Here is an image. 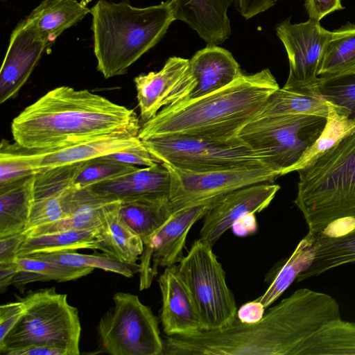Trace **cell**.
<instances>
[{
	"label": "cell",
	"instance_id": "1",
	"mask_svg": "<svg viewBox=\"0 0 355 355\" xmlns=\"http://www.w3.org/2000/svg\"><path fill=\"white\" fill-rule=\"evenodd\" d=\"M340 317L330 295L300 288L253 323L237 318L226 328L167 336L163 355H297L303 343Z\"/></svg>",
	"mask_w": 355,
	"mask_h": 355
},
{
	"label": "cell",
	"instance_id": "2",
	"mask_svg": "<svg viewBox=\"0 0 355 355\" xmlns=\"http://www.w3.org/2000/svg\"><path fill=\"white\" fill-rule=\"evenodd\" d=\"M132 109L87 89L54 88L12 121L16 144L31 150H53L116 131L140 130Z\"/></svg>",
	"mask_w": 355,
	"mask_h": 355
},
{
	"label": "cell",
	"instance_id": "3",
	"mask_svg": "<svg viewBox=\"0 0 355 355\" xmlns=\"http://www.w3.org/2000/svg\"><path fill=\"white\" fill-rule=\"evenodd\" d=\"M279 86L269 69L241 73L227 86L209 94L168 105L144 122L141 140L182 136L227 141L256 119Z\"/></svg>",
	"mask_w": 355,
	"mask_h": 355
},
{
	"label": "cell",
	"instance_id": "4",
	"mask_svg": "<svg viewBox=\"0 0 355 355\" xmlns=\"http://www.w3.org/2000/svg\"><path fill=\"white\" fill-rule=\"evenodd\" d=\"M90 13L97 69L105 78L125 73L176 20L171 1L139 8L126 1L99 0Z\"/></svg>",
	"mask_w": 355,
	"mask_h": 355
},
{
	"label": "cell",
	"instance_id": "5",
	"mask_svg": "<svg viewBox=\"0 0 355 355\" xmlns=\"http://www.w3.org/2000/svg\"><path fill=\"white\" fill-rule=\"evenodd\" d=\"M297 172L294 203L309 232L317 234L337 219L355 217V130Z\"/></svg>",
	"mask_w": 355,
	"mask_h": 355
},
{
	"label": "cell",
	"instance_id": "6",
	"mask_svg": "<svg viewBox=\"0 0 355 355\" xmlns=\"http://www.w3.org/2000/svg\"><path fill=\"white\" fill-rule=\"evenodd\" d=\"M24 306L20 320L0 343V353L30 345H43L78 355L81 326L78 309L54 287L29 291L19 297Z\"/></svg>",
	"mask_w": 355,
	"mask_h": 355
},
{
	"label": "cell",
	"instance_id": "7",
	"mask_svg": "<svg viewBox=\"0 0 355 355\" xmlns=\"http://www.w3.org/2000/svg\"><path fill=\"white\" fill-rule=\"evenodd\" d=\"M326 122L327 117L317 114L257 117L237 136L281 176L293 171L321 135Z\"/></svg>",
	"mask_w": 355,
	"mask_h": 355
},
{
	"label": "cell",
	"instance_id": "8",
	"mask_svg": "<svg viewBox=\"0 0 355 355\" xmlns=\"http://www.w3.org/2000/svg\"><path fill=\"white\" fill-rule=\"evenodd\" d=\"M212 248L198 239L177 265L178 274L191 297L202 330L207 331L231 325L238 311L225 272Z\"/></svg>",
	"mask_w": 355,
	"mask_h": 355
},
{
	"label": "cell",
	"instance_id": "9",
	"mask_svg": "<svg viewBox=\"0 0 355 355\" xmlns=\"http://www.w3.org/2000/svg\"><path fill=\"white\" fill-rule=\"evenodd\" d=\"M97 326L101 350L112 355H163L164 340L150 307L136 295L117 292Z\"/></svg>",
	"mask_w": 355,
	"mask_h": 355
},
{
	"label": "cell",
	"instance_id": "10",
	"mask_svg": "<svg viewBox=\"0 0 355 355\" xmlns=\"http://www.w3.org/2000/svg\"><path fill=\"white\" fill-rule=\"evenodd\" d=\"M161 163L194 171L267 166L261 157L238 137L227 141L171 136L142 140Z\"/></svg>",
	"mask_w": 355,
	"mask_h": 355
},
{
	"label": "cell",
	"instance_id": "11",
	"mask_svg": "<svg viewBox=\"0 0 355 355\" xmlns=\"http://www.w3.org/2000/svg\"><path fill=\"white\" fill-rule=\"evenodd\" d=\"M171 177L169 200L173 214L221 200L237 189L260 183H272L279 175L267 166L194 171L162 163Z\"/></svg>",
	"mask_w": 355,
	"mask_h": 355
},
{
	"label": "cell",
	"instance_id": "12",
	"mask_svg": "<svg viewBox=\"0 0 355 355\" xmlns=\"http://www.w3.org/2000/svg\"><path fill=\"white\" fill-rule=\"evenodd\" d=\"M218 201L191 207L173 214L144 244L138 271L140 291L151 286L159 268L173 266L180 262L184 257L183 249L189 230Z\"/></svg>",
	"mask_w": 355,
	"mask_h": 355
},
{
	"label": "cell",
	"instance_id": "13",
	"mask_svg": "<svg viewBox=\"0 0 355 355\" xmlns=\"http://www.w3.org/2000/svg\"><path fill=\"white\" fill-rule=\"evenodd\" d=\"M80 163L55 167L35 174L34 201L24 232L67 218L81 204L87 190L79 189L73 184Z\"/></svg>",
	"mask_w": 355,
	"mask_h": 355
},
{
	"label": "cell",
	"instance_id": "14",
	"mask_svg": "<svg viewBox=\"0 0 355 355\" xmlns=\"http://www.w3.org/2000/svg\"><path fill=\"white\" fill-rule=\"evenodd\" d=\"M134 83L140 117L144 122L163 107L188 98L197 85L189 60L177 56L169 58L158 71L137 76Z\"/></svg>",
	"mask_w": 355,
	"mask_h": 355
},
{
	"label": "cell",
	"instance_id": "15",
	"mask_svg": "<svg viewBox=\"0 0 355 355\" xmlns=\"http://www.w3.org/2000/svg\"><path fill=\"white\" fill-rule=\"evenodd\" d=\"M290 19H286L275 28L287 53L288 78L313 87L318 78V69L331 31L311 19L293 24Z\"/></svg>",
	"mask_w": 355,
	"mask_h": 355
},
{
	"label": "cell",
	"instance_id": "16",
	"mask_svg": "<svg viewBox=\"0 0 355 355\" xmlns=\"http://www.w3.org/2000/svg\"><path fill=\"white\" fill-rule=\"evenodd\" d=\"M53 42L22 19L12 31L0 71V103L15 98Z\"/></svg>",
	"mask_w": 355,
	"mask_h": 355
},
{
	"label": "cell",
	"instance_id": "17",
	"mask_svg": "<svg viewBox=\"0 0 355 355\" xmlns=\"http://www.w3.org/2000/svg\"><path fill=\"white\" fill-rule=\"evenodd\" d=\"M279 189L278 184L266 182L248 186L227 194L205 216L199 239L213 247L235 223L268 207Z\"/></svg>",
	"mask_w": 355,
	"mask_h": 355
},
{
	"label": "cell",
	"instance_id": "18",
	"mask_svg": "<svg viewBox=\"0 0 355 355\" xmlns=\"http://www.w3.org/2000/svg\"><path fill=\"white\" fill-rule=\"evenodd\" d=\"M140 130L116 131L85 141L53 150H31L21 147L22 153L36 173L112 154L144 144Z\"/></svg>",
	"mask_w": 355,
	"mask_h": 355
},
{
	"label": "cell",
	"instance_id": "19",
	"mask_svg": "<svg viewBox=\"0 0 355 355\" xmlns=\"http://www.w3.org/2000/svg\"><path fill=\"white\" fill-rule=\"evenodd\" d=\"M157 282L162 301L160 320L166 336H186L202 331L199 316L178 274L177 265L165 268Z\"/></svg>",
	"mask_w": 355,
	"mask_h": 355
},
{
	"label": "cell",
	"instance_id": "20",
	"mask_svg": "<svg viewBox=\"0 0 355 355\" xmlns=\"http://www.w3.org/2000/svg\"><path fill=\"white\" fill-rule=\"evenodd\" d=\"M174 16L207 44L223 43L231 35L227 10L234 0H171Z\"/></svg>",
	"mask_w": 355,
	"mask_h": 355
},
{
	"label": "cell",
	"instance_id": "21",
	"mask_svg": "<svg viewBox=\"0 0 355 355\" xmlns=\"http://www.w3.org/2000/svg\"><path fill=\"white\" fill-rule=\"evenodd\" d=\"M86 189L94 195L110 200L141 196L169 197L171 177L166 167L162 163H157Z\"/></svg>",
	"mask_w": 355,
	"mask_h": 355
},
{
	"label": "cell",
	"instance_id": "22",
	"mask_svg": "<svg viewBox=\"0 0 355 355\" xmlns=\"http://www.w3.org/2000/svg\"><path fill=\"white\" fill-rule=\"evenodd\" d=\"M197 85L188 98L199 97L220 89L241 73L240 66L227 49L208 44L189 60Z\"/></svg>",
	"mask_w": 355,
	"mask_h": 355
},
{
	"label": "cell",
	"instance_id": "23",
	"mask_svg": "<svg viewBox=\"0 0 355 355\" xmlns=\"http://www.w3.org/2000/svg\"><path fill=\"white\" fill-rule=\"evenodd\" d=\"M119 202L109 205L97 228L98 250L120 262L136 266L144 251V242L121 216Z\"/></svg>",
	"mask_w": 355,
	"mask_h": 355
},
{
	"label": "cell",
	"instance_id": "24",
	"mask_svg": "<svg viewBox=\"0 0 355 355\" xmlns=\"http://www.w3.org/2000/svg\"><path fill=\"white\" fill-rule=\"evenodd\" d=\"M92 0H44L26 17V22L53 43L64 31L81 21Z\"/></svg>",
	"mask_w": 355,
	"mask_h": 355
},
{
	"label": "cell",
	"instance_id": "25",
	"mask_svg": "<svg viewBox=\"0 0 355 355\" xmlns=\"http://www.w3.org/2000/svg\"><path fill=\"white\" fill-rule=\"evenodd\" d=\"M119 211L127 224L141 238L144 244L173 216L167 196H141L120 200Z\"/></svg>",
	"mask_w": 355,
	"mask_h": 355
},
{
	"label": "cell",
	"instance_id": "26",
	"mask_svg": "<svg viewBox=\"0 0 355 355\" xmlns=\"http://www.w3.org/2000/svg\"><path fill=\"white\" fill-rule=\"evenodd\" d=\"M328 107L314 87H309L293 78L277 89L257 117L283 114H317L327 117Z\"/></svg>",
	"mask_w": 355,
	"mask_h": 355
},
{
	"label": "cell",
	"instance_id": "27",
	"mask_svg": "<svg viewBox=\"0 0 355 355\" xmlns=\"http://www.w3.org/2000/svg\"><path fill=\"white\" fill-rule=\"evenodd\" d=\"M35 175L0 187V238L24 231L34 201Z\"/></svg>",
	"mask_w": 355,
	"mask_h": 355
},
{
	"label": "cell",
	"instance_id": "28",
	"mask_svg": "<svg viewBox=\"0 0 355 355\" xmlns=\"http://www.w3.org/2000/svg\"><path fill=\"white\" fill-rule=\"evenodd\" d=\"M297 355H355V322L340 318L329 322L303 343Z\"/></svg>",
	"mask_w": 355,
	"mask_h": 355
},
{
	"label": "cell",
	"instance_id": "29",
	"mask_svg": "<svg viewBox=\"0 0 355 355\" xmlns=\"http://www.w3.org/2000/svg\"><path fill=\"white\" fill-rule=\"evenodd\" d=\"M314 240L315 234L308 232L291 255L278 267L267 290L254 300L256 302L268 308L311 266L314 257Z\"/></svg>",
	"mask_w": 355,
	"mask_h": 355
},
{
	"label": "cell",
	"instance_id": "30",
	"mask_svg": "<svg viewBox=\"0 0 355 355\" xmlns=\"http://www.w3.org/2000/svg\"><path fill=\"white\" fill-rule=\"evenodd\" d=\"M313 249V261L297 276V282L318 276L342 265L355 263V230L337 238L315 234Z\"/></svg>",
	"mask_w": 355,
	"mask_h": 355
},
{
	"label": "cell",
	"instance_id": "31",
	"mask_svg": "<svg viewBox=\"0 0 355 355\" xmlns=\"http://www.w3.org/2000/svg\"><path fill=\"white\" fill-rule=\"evenodd\" d=\"M97 228L28 236L22 243L17 257L79 249L98 250L96 239Z\"/></svg>",
	"mask_w": 355,
	"mask_h": 355
},
{
	"label": "cell",
	"instance_id": "32",
	"mask_svg": "<svg viewBox=\"0 0 355 355\" xmlns=\"http://www.w3.org/2000/svg\"><path fill=\"white\" fill-rule=\"evenodd\" d=\"M20 272L11 282L23 293L24 286L37 281L55 280L62 282L74 280L91 273L92 268H78L43 260L31 256H20L15 259Z\"/></svg>",
	"mask_w": 355,
	"mask_h": 355
},
{
	"label": "cell",
	"instance_id": "33",
	"mask_svg": "<svg viewBox=\"0 0 355 355\" xmlns=\"http://www.w3.org/2000/svg\"><path fill=\"white\" fill-rule=\"evenodd\" d=\"M85 189L87 195L85 199L69 216L38 225L24 233L28 236L71 230L98 227L101 223L106 209L112 202L116 200L100 198L88 189Z\"/></svg>",
	"mask_w": 355,
	"mask_h": 355
},
{
	"label": "cell",
	"instance_id": "34",
	"mask_svg": "<svg viewBox=\"0 0 355 355\" xmlns=\"http://www.w3.org/2000/svg\"><path fill=\"white\" fill-rule=\"evenodd\" d=\"M354 70L355 25L347 22L331 31L317 74L325 76Z\"/></svg>",
	"mask_w": 355,
	"mask_h": 355
},
{
	"label": "cell",
	"instance_id": "35",
	"mask_svg": "<svg viewBox=\"0 0 355 355\" xmlns=\"http://www.w3.org/2000/svg\"><path fill=\"white\" fill-rule=\"evenodd\" d=\"M326 125L318 139L304 153L293 171L304 168L324 151L336 144L355 126L349 118V111L343 107L327 102Z\"/></svg>",
	"mask_w": 355,
	"mask_h": 355
},
{
	"label": "cell",
	"instance_id": "36",
	"mask_svg": "<svg viewBox=\"0 0 355 355\" xmlns=\"http://www.w3.org/2000/svg\"><path fill=\"white\" fill-rule=\"evenodd\" d=\"M26 256H31L35 258L73 267L99 268L105 271L117 273L128 278L132 277L135 272L139 271V264L136 266L128 265L120 262L105 254L103 255L85 254L78 253L76 250H69Z\"/></svg>",
	"mask_w": 355,
	"mask_h": 355
},
{
	"label": "cell",
	"instance_id": "37",
	"mask_svg": "<svg viewBox=\"0 0 355 355\" xmlns=\"http://www.w3.org/2000/svg\"><path fill=\"white\" fill-rule=\"evenodd\" d=\"M313 87L324 101L347 108L355 122V70L318 76ZM354 130L355 126L349 132Z\"/></svg>",
	"mask_w": 355,
	"mask_h": 355
},
{
	"label": "cell",
	"instance_id": "38",
	"mask_svg": "<svg viewBox=\"0 0 355 355\" xmlns=\"http://www.w3.org/2000/svg\"><path fill=\"white\" fill-rule=\"evenodd\" d=\"M139 167L100 157L81 162L73 179V184L79 189L107 181L130 172Z\"/></svg>",
	"mask_w": 355,
	"mask_h": 355
},
{
	"label": "cell",
	"instance_id": "39",
	"mask_svg": "<svg viewBox=\"0 0 355 355\" xmlns=\"http://www.w3.org/2000/svg\"><path fill=\"white\" fill-rule=\"evenodd\" d=\"M35 171L15 142L2 140L0 147V187L35 175Z\"/></svg>",
	"mask_w": 355,
	"mask_h": 355
},
{
	"label": "cell",
	"instance_id": "40",
	"mask_svg": "<svg viewBox=\"0 0 355 355\" xmlns=\"http://www.w3.org/2000/svg\"><path fill=\"white\" fill-rule=\"evenodd\" d=\"M106 159L133 166H151L161 163L148 150L144 144L103 156Z\"/></svg>",
	"mask_w": 355,
	"mask_h": 355
},
{
	"label": "cell",
	"instance_id": "41",
	"mask_svg": "<svg viewBox=\"0 0 355 355\" xmlns=\"http://www.w3.org/2000/svg\"><path fill=\"white\" fill-rule=\"evenodd\" d=\"M24 313V306L21 300L0 306V343L20 320Z\"/></svg>",
	"mask_w": 355,
	"mask_h": 355
},
{
	"label": "cell",
	"instance_id": "42",
	"mask_svg": "<svg viewBox=\"0 0 355 355\" xmlns=\"http://www.w3.org/2000/svg\"><path fill=\"white\" fill-rule=\"evenodd\" d=\"M304 6L309 19L317 21L329 13L344 9L340 0H305Z\"/></svg>",
	"mask_w": 355,
	"mask_h": 355
},
{
	"label": "cell",
	"instance_id": "43",
	"mask_svg": "<svg viewBox=\"0 0 355 355\" xmlns=\"http://www.w3.org/2000/svg\"><path fill=\"white\" fill-rule=\"evenodd\" d=\"M27 237L24 232L0 238V264L15 262L19 250Z\"/></svg>",
	"mask_w": 355,
	"mask_h": 355
},
{
	"label": "cell",
	"instance_id": "44",
	"mask_svg": "<svg viewBox=\"0 0 355 355\" xmlns=\"http://www.w3.org/2000/svg\"><path fill=\"white\" fill-rule=\"evenodd\" d=\"M278 0H234L238 12L245 19L263 12L275 6Z\"/></svg>",
	"mask_w": 355,
	"mask_h": 355
},
{
	"label": "cell",
	"instance_id": "45",
	"mask_svg": "<svg viewBox=\"0 0 355 355\" xmlns=\"http://www.w3.org/2000/svg\"><path fill=\"white\" fill-rule=\"evenodd\" d=\"M1 354L4 355H69L63 349L43 345H30L6 349Z\"/></svg>",
	"mask_w": 355,
	"mask_h": 355
},
{
	"label": "cell",
	"instance_id": "46",
	"mask_svg": "<svg viewBox=\"0 0 355 355\" xmlns=\"http://www.w3.org/2000/svg\"><path fill=\"white\" fill-rule=\"evenodd\" d=\"M355 230V217H345L329 223L322 232L316 235L337 238L345 236Z\"/></svg>",
	"mask_w": 355,
	"mask_h": 355
},
{
	"label": "cell",
	"instance_id": "47",
	"mask_svg": "<svg viewBox=\"0 0 355 355\" xmlns=\"http://www.w3.org/2000/svg\"><path fill=\"white\" fill-rule=\"evenodd\" d=\"M265 309L261 304L254 300L240 307L237 311V318L245 323L256 322L263 316Z\"/></svg>",
	"mask_w": 355,
	"mask_h": 355
},
{
	"label": "cell",
	"instance_id": "48",
	"mask_svg": "<svg viewBox=\"0 0 355 355\" xmlns=\"http://www.w3.org/2000/svg\"><path fill=\"white\" fill-rule=\"evenodd\" d=\"M235 234L245 236L254 233L257 229V223L254 214H249L236 223L232 227Z\"/></svg>",
	"mask_w": 355,
	"mask_h": 355
},
{
	"label": "cell",
	"instance_id": "49",
	"mask_svg": "<svg viewBox=\"0 0 355 355\" xmlns=\"http://www.w3.org/2000/svg\"><path fill=\"white\" fill-rule=\"evenodd\" d=\"M20 272L15 262L0 264V290L3 292L11 284L12 280Z\"/></svg>",
	"mask_w": 355,
	"mask_h": 355
},
{
	"label": "cell",
	"instance_id": "50",
	"mask_svg": "<svg viewBox=\"0 0 355 355\" xmlns=\"http://www.w3.org/2000/svg\"><path fill=\"white\" fill-rule=\"evenodd\" d=\"M3 1H4V0H3Z\"/></svg>",
	"mask_w": 355,
	"mask_h": 355
}]
</instances>
